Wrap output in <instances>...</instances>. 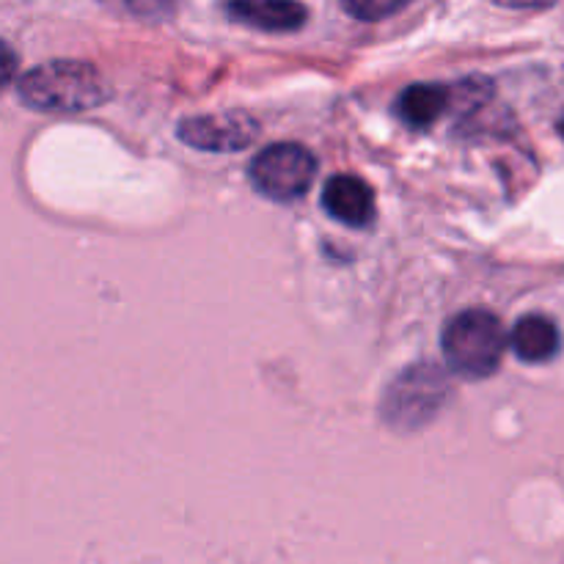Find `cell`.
<instances>
[{
  "label": "cell",
  "mask_w": 564,
  "mask_h": 564,
  "mask_svg": "<svg viewBox=\"0 0 564 564\" xmlns=\"http://www.w3.org/2000/svg\"><path fill=\"white\" fill-rule=\"evenodd\" d=\"M176 135L202 152H240L259 138V121L246 110L191 116L176 127Z\"/></svg>",
  "instance_id": "cell-5"
},
{
  "label": "cell",
  "mask_w": 564,
  "mask_h": 564,
  "mask_svg": "<svg viewBox=\"0 0 564 564\" xmlns=\"http://www.w3.org/2000/svg\"><path fill=\"white\" fill-rule=\"evenodd\" d=\"M323 207L339 224L364 229L375 220V193L356 174H336L325 182Z\"/></svg>",
  "instance_id": "cell-7"
},
{
  "label": "cell",
  "mask_w": 564,
  "mask_h": 564,
  "mask_svg": "<svg viewBox=\"0 0 564 564\" xmlns=\"http://www.w3.org/2000/svg\"><path fill=\"white\" fill-rule=\"evenodd\" d=\"M224 11L229 20L264 33L301 31L308 20L301 0H226Z\"/></svg>",
  "instance_id": "cell-6"
},
{
  "label": "cell",
  "mask_w": 564,
  "mask_h": 564,
  "mask_svg": "<svg viewBox=\"0 0 564 564\" xmlns=\"http://www.w3.org/2000/svg\"><path fill=\"white\" fill-rule=\"evenodd\" d=\"M499 3L510 6V9H545V6H551L554 0H499Z\"/></svg>",
  "instance_id": "cell-12"
},
{
  "label": "cell",
  "mask_w": 564,
  "mask_h": 564,
  "mask_svg": "<svg viewBox=\"0 0 564 564\" xmlns=\"http://www.w3.org/2000/svg\"><path fill=\"white\" fill-rule=\"evenodd\" d=\"M512 352L527 364H545L560 352V328L545 314H527L516 323L510 334Z\"/></svg>",
  "instance_id": "cell-8"
},
{
  "label": "cell",
  "mask_w": 564,
  "mask_h": 564,
  "mask_svg": "<svg viewBox=\"0 0 564 564\" xmlns=\"http://www.w3.org/2000/svg\"><path fill=\"white\" fill-rule=\"evenodd\" d=\"M102 72L88 61H47L17 80V97L39 113H83L110 99Z\"/></svg>",
  "instance_id": "cell-1"
},
{
  "label": "cell",
  "mask_w": 564,
  "mask_h": 564,
  "mask_svg": "<svg viewBox=\"0 0 564 564\" xmlns=\"http://www.w3.org/2000/svg\"><path fill=\"white\" fill-rule=\"evenodd\" d=\"M99 3L116 14L132 17V20L163 22L180 11L182 0H99Z\"/></svg>",
  "instance_id": "cell-10"
},
{
  "label": "cell",
  "mask_w": 564,
  "mask_h": 564,
  "mask_svg": "<svg viewBox=\"0 0 564 564\" xmlns=\"http://www.w3.org/2000/svg\"><path fill=\"white\" fill-rule=\"evenodd\" d=\"M341 9L361 22H378L394 17L397 11L408 9L413 0H339Z\"/></svg>",
  "instance_id": "cell-11"
},
{
  "label": "cell",
  "mask_w": 564,
  "mask_h": 564,
  "mask_svg": "<svg viewBox=\"0 0 564 564\" xmlns=\"http://www.w3.org/2000/svg\"><path fill=\"white\" fill-rule=\"evenodd\" d=\"M449 391V380L435 364L405 369L386 394V422L394 430H405V433L422 430L424 424L438 416Z\"/></svg>",
  "instance_id": "cell-3"
},
{
  "label": "cell",
  "mask_w": 564,
  "mask_h": 564,
  "mask_svg": "<svg viewBox=\"0 0 564 564\" xmlns=\"http://www.w3.org/2000/svg\"><path fill=\"white\" fill-rule=\"evenodd\" d=\"M441 347L452 372L468 380L490 378L507 352L505 325L494 312L468 308L446 323Z\"/></svg>",
  "instance_id": "cell-2"
},
{
  "label": "cell",
  "mask_w": 564,
  "mask_h": 564,
  "mask_svg": "<svg viewBox=\"0 0 564 564\" xmlns=\"http://www.w3.org/2000/svg\"><path fill=\"white\" fill-rule=\"evenodd\" d=\"M253 187L273 202H297L317 176V158L303 143H273L251 160Z\"/></svg>",
  "instance_id": "cell-4"
},
{
  "label": "cell",
  "mask_w": 564,
  "mask_h": 564,
  "mask_svg": "<svg viewBox=\"0 0 564 564\" xmlns=\"http://www.w3.org/2000/svg\"><path fill=\"white\" fill-rule=\"evenodd\" d=\"M560 132H562V135H564V119L560 121Z\"/></svg>",
  "instance_id": "cell-13"
},
{
  "label": "cell",
  "mask_w": 564,
  "mask_h": 564,
  "mask_svg": "<svg viewBox=\"0 0 564 564\" xmlns=\"http://www.w3.org/2000/svg\"><path fill=\"white\" fill-rule=\"evenodd\" d=\"M455 110V94L452 86H438V83H416L408 86L397 99V113L411 127H430L444 113Z\"/></svg>",
  "instance_id": "cell-9"
}]
</instances>
